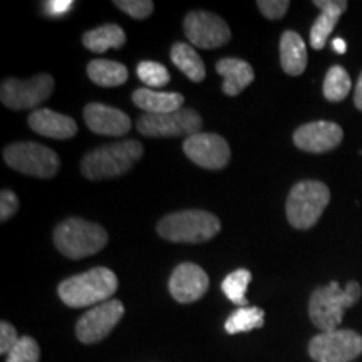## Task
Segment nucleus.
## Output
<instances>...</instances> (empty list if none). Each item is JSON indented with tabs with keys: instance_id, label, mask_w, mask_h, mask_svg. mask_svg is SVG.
Segmentation results:
<instances>
[{
	"instance_id": "2",
	"label": "nucleus",
	"mask_w": 362,
	"mask_h": 362,
	"mask_svg": "<svg viewBox=\"0 0 362 362\" xmlns=\"http://www.w3.org/2000/svg\"><path fill=\"white\" fill-rule=\"evenodd\" d=\"M361 298V285L351 280L346 287L332 280L325 287H319L312 292L309 302V315L312 324L322 332L337 330L344 319V312Z\"/></svg>"
},
{
	"instance_id": "27",
	"label": "nucleus",
	"mask_w": 362,
	"mask_h": 362,
	"mask_svg": "<svg viewBox=\"0 0 362 362\" xmlns=\"http://www.w3.org/2000/svg\"><path fill=\"white\" fill-rule=\"evenodd\" d=\"M252 282V274L250 270L247 269H238L228 274L221 282V291L228 298L230 302L237 304L240 307L247 305V297H245V291L248 287V284Z\"/></svg>"
},
{
	"instance_id": "14",
	"label": "nucleus",
	"mask_w": 362,
	"mask_h": 362,
	"mask_svg": "<svg viewBox=\"0 0 362 362\" xmlns=\"http://www.w3.org/2000/svg\"><path fill=\"white\" fill-rule=\"evenodd\" d=\"M344 138V131L339 124L330 121H314L304 124L293 133V143L298 149L307 153H327L339 146Z\"/></svg>"
},
{
	"instance_id": "26",
	"label": "nucleus",
	"mask_w": 362,
	"mask_h": 362,
	"mask_svg": "<svg viewBox=\"0 0 362 362\" xmlns=\"http://www.w3.org/2000/svg\"><path fill=\"white\" fill-rule=\"evenodd\" d=\"M352 81L342 66H332L324 79V96L330 103L344 101L349 96Z\"/></svg>"
},
{
	"instance_id": "30",
	"label": "nucleus",
	"mask_w": 362,
	"mask_h": 362,
	"mask_svg": "<svg viewBox=\"0 0 362 362\" xmlns=\"http://www.w3.org/2000/svg\"><path fill=\"white\" fill-rule=\"evenodd\" d=\"M115 6L138 21L148 19L155 11V4L151 0H116Z\"/></svg>"
},
{
	"instance_id": "4",
	"label": "nucleus",
	"mask_w": 362,
	"mask_h": 362,
	"mask_svg": "<svg viewBox=\"0 0 362 362\" xmlns=\"http://www.w3.org/2000/svg\"><path fill=\"white\" fill-rule=\"evenodd\" d=\"M54 243L67 259L79 260L101 252L107 243V232L93 221L67 218L54 230Z\"/></svg>"
},
{
	"instance_id": "25",
	"label": "nucleus",
	"mask_w": 362,
	"mask_h": 362,
	"mask_svg": "<svg viewBox=\"0 0 362 362\" xmlns=\"http://www.w3.org/2000/svg\"><path fill=\"white\" fill-rule=\"evenodd\" d=\"M265 312L260 307H240L225 320L226 334L250 332L253 329L264 327Z\"/></svg>"
},
{
	"instance_id": "22",
	"label": "nucleus",
	"mask_w": 362,
	"mask_h": 362,
	"mask_svg": "<svg viewBox=\"0 0 362 362\" xmlns=\"http://www.w3.org/2000/svg\"><path fill=\"white\" fill-rule=\"evenodd\" d=\"M83 42L90 52H106L107 49H121L126 42V34L117 24H104L98 29L88 30Z\"/></svg>"
},
{
	"instance_id": "23",
	"label": "nucleus",
	"mask_w": 362,
	"mask_h": 362,
	"mask_svg": "<svg viewBox=\"0 0 362 362\" xmlns=\"http://www.w3.org/2000/svg\"><path fill=\"white\" fill-rule=\"evenodd\" d=\"M88 76L94 84L101 88H116L128 81V69L121 62L110 61V59H96L88 66Z\"/></svg>"
},
{
	"instance_id": "3",
	"label": "nucleus",
	"mask_w": 362,
	"mask_h": 362,
	"mask_svg": "<svg viewBox=\"0 0 362 362\" xmlns=\"http://www.w3.org/2000/svg\"><path fill=\"white\" fill-rule=\"evenodd\" d=\"M143 144L136 139L117 141L96 148L81 161V171L90 181L116 178L133 168L141 160Z\"/></svg>"
},
{
	"instance_id": "35",
	"label": "nucleus",
	"mask_w": 362,
	"mask_h": 362,
	"mask_svg": "<svg viewBox=\"0 0 362 362\" xmlns=\"http://www.w3.org/2000/svg\"><path fill=\"white\" fill-rule=\"evenodd\" d=\"M354 104L356 107L359 111H362V72L359 76V79H357V84H356V93H354Z\"/></svg>"
},
{
	"instance_id": "32",
	"label": "nucleus",
	"mask_w": 362,
	"mask_h": 362,
	"mask_svg": "<svg viewBox=\"0 0 362 362\" xmlns=\"http://www.w3.org/2000/svg\"><path fill=\"white\" fill-rule=\"evenodd\" d=\"M19 210V200H17L16 193L11 189H2L0 193V220L7 221Z\"/></svg>"
},
{
	"instance_id": "9",
	"label": "nucleus",
	"mask_w": 362,
	"mask_h": 362,
	"mask_svg": "<svg viewBox=\"0 0 362 362\" xmlns=\"http://www.w3.org/2000/svg\"><path fill=\"white\" fill-rule=\"evenodd\" d=\"M203 121L193 110H180L168 115L139 116L138 131L149 138H171V136H193L200 133Z\"/></svg>"
},
{
	"instance_id": "18",
	"label": "nucleus",
	"mask_w": 362,
	"mask_h": 362,
	"mask_svg": "<svg viewBox=\"0 0 362 362\" xmlns=\"http://www.w3.org/2000/svg\"><path fill=\"white\" fill-rule=\"evenodd\" d=\"M314 6L320 8V16L317 17L310 29V45L315 51H320L325 47V42L341 16L347 11V2L346 0H315Z\"/></svg>"
},
{
	"instance_id": "24",
	"label": "nucleus",
	"mask_w": 362,
	"mask_h": 362,
	"mask_svg": "<svg viewBox=\"0 0 362 362\" xmlns=\"http://www.w3.org/2000/svg\"><path fill=\"white\" fill-rule=\"evenodd\" d=\"M170 56L171 62H173L189 81H193V83H202V81L205 79V64H203L198 52L194 51V47H192L189 44L176 42L173 47H171Z\"/></svg>"
},
{
	"instance_id": "12",
	"label": "nucleus",
	"mask_w": 362,
	"mask_h": 362,
	"mask_svg": "<svg viewBox=\"0 0 362 362\" xmlns=\"http://www.w3.org/2000/svg\"><path fill=\"white\" fill-rule=\"evenodd\" d=\"M124 305L121 300H107L94 305L76 324V336L83 344H96L110 336L117 322L123 319Z\"/></svg>"
},
{
	"instance_id": "33",
	"label": "nucleus",
	"mask_w": 362,
	"mask_h": 362,
	"mask_svg": "<svg viewBox=\"0 0 362 362\" xmlns=\"http://www.w3.org/2000/svg\"><path fill=\"white\" fill-rule=\"evenodd\" d=\"M19 339L21 337L17 336L16 327L12 324L6 322V320H2V324H0V352L2 354H8L13 349V346L19 342Z\"/></svg>"
},
{
	"instance_id": "36",
	"label": "nucleus",
	"mask_w": 362,
	"mask_h": 362,
	"mask_svg": "<svg viewBox=\"0 0 362 362\" xmlns=\"http://www.w3.org/2000/svg\"><path fill=\"white\" fill-rule=\"evenodd\" d=\"M332 47H334V51H336L337 54H346V51H347L346 40L341 39V37H337V39L332 40Z\"/></svg>"
},
{
	"instance_id": "13",
	"label": "nucleus",
	"mask_w": 362,
	"mask_h": 362,
	"mask_svg": "<svg viewBox=\"0 0 362 362\" xmlns=\"http://www.w3.org/2000/svg\"><path fill=\"white\" fill-rule=\"evenodd\" d=\"M183 151L194 165L206 170L225 168L232 156L228 143L221 136L215 133H202V131L185 139Z\"/></svg>"
},
{
	"instance_id": "8",
	"label": "nucleus",
	"mask_w": 362,
	"mask_h": 362,
	"mask_svg": "<svg viewBox=\"0 0 362 362\" xmlns=\"http://www.w3.org/2000/svg\"><path fill=\"white\" fill-rule=\"evenodd\" d=\"M309 354L315 362H351L362 354V336L349 329L320 332L310 339Z\"/></svg>"
},
{
	"instance_id": "7",
	"label": "nucleus",
	"mask_w": 362,
	"mask_h": 362,
	"mask_svg": "<svg viewBox=\"0 0 362 362\" xmlns=\"http://www.w3.org/2000/svg\"><path fill=\"white\" fill-rule=\"evenodd\" d=\"M4 161L12 170L44 180L56 176L61 168V161L54 149L33 141L8 144L4 149Z\"/></svg>"
},
{
	"instance_id": "19",
	"label": "nucleus",
	"mask_w": 362,
	"mask_h": 362,
	"mask_svg": "<svg viewBox=\"0 0 362 362\" xmlns=\"http://www.w3.org/2000/svg\"><path fill=\"white\" fill-rule=\"evenodd\" d=\"M216 72L223 76L221 89L226 96H237L255 79L253 67L247 61L235 57H226L216 62Z\"/></svg>"
},
{
	"instance_id": "5",
	"label": "nucleus",
	"mask_w": 362,
	"mask_h": 362,
	"mask_svg": "<svg viewBox=\"0 0 362 362\" xmlns=\"http://www.w3.org/2000/svg\"><path fill=\"white\" fill-rule=\"evenodd\" d=\"M160 237L176 243H203L218 235V216L205 210H185L166 215L156 226Z\"/></svg>"
},
{
	"instance_id": "10",
	"label": "nucleus",
	"mask_w": 362,
	"mask_h": 362,
	"mask_svg": "<svg viewBox=\"0 0 362 362\" xmlns=\"http://www.w3.org/2000/svg\"><path fill=\"white\" fill-rule=\"evenodd\" d=\"M54 79L49 74L34 76L33 79H6L0 89V99L16 111L33 110L52 94Z\"/></svg>"
},
{
	"instance_id": "21",
	"label": "nucleus",
	"mask_w": 362,
	"mask_h": 362,
	"mask_svg": "<svg viewBox=\"0 0 362 362\" xmlns=\"http://www.w3.org/2000/svg\"><path fill=\"white\" fill-rule=\"evenodd\" d=\"M280 64L285 74L300 76L307 67V47L300 34L287 30L280 37Z\"/></svg>"
},
{
	"instance_id": "34",
	"label": "nucleus",
	"mask_w": 362,
	"mask_h": 362,
	"mask_svg": "<svg viewBox=\"0 0 362 362\" xmlns=\"http://www.w3.org/2000/svg\"><path fill=\"white\" fill-rule=\"evenodd\" d=\"M72 6H74L72 0H51V2L45 4V13H47L49 17L57 19V17L64 16V13L69 12Z\"/></svg>"
},
{
	"instance_id": "17",
	"label": "nucleus",
	"mask_w": 362,
	"mask_h": 362,
	"mask_svg": "<svg viewBox=\"0 0 362 362\" xmlns=\"http://www.w3.org/2000/svg\"><path fill=\"white\" fill-rule=\"evenodd\" d=\"M30 129L45 138L54 139H69L78 134V124L72 117L61 115L52 110H35L29 116Z\"/></svg>"
},
{
	"instance_id": "29",
	"label": "nucleus",
	"mask_w": 362,
	"mask_h": 362,
	"mask_svg": "<svg viewBox=\"0 0 362 362\" xmlns=\"http://www.w3.org/2000/svg\"><path fill=\"white\" fill-rule=\"evenodd\" d=\"M39 344L33 337L24 336L7 354V362H39Z\"/></svg>"
},
{
	"instance_id": "16",
	"label": "nucleus",
	"mask_w": 362,
	"mask_h": 362,
	"mask_svg": "<svg viewBox=\"0 0 362 362\" xmlns=\"http://www.w3.org/2000/svg\"><path fill=\"white\" fill-rule=\"evenodd\" d=\"M84 121L93 133L103 136H124L131 129V119L126 112L99 103L84 107Z\"/></svg>"
},
{
	"instance_id": "20",
	"label": "nucleus",
	"mask_w": 362,
	"mask_h": 362,
	"mask_svg": "<svg viewBox=\"0 0 362 362\" xmlns=\"http://www.w3.org/2000/svg\"><path fill=\"white\" fill-rule=\"evenodd\" d=\"M133 101L146 115H168L183 110L185 98L178 93H161L155 89H138L133 93Z\"/></svg>"
},
{
	"instance_id": "6",
	"label": "nucleus",
	"mask_w": 362,
	"mask_h": 362,
	"mask_svg": "<svg viewBox=\"0 0 362 362\" xmlns=\"http://www.w3.org/2000/svg\"><path fill=\"white\" fill-rule=\"evenodd\" d=\"M330 202V189L322 181L305 180L293 185L287 198V220L293 228H312Z\"/></svg>"
},
{
	"instance_id": "15",
	"label": "nucleus",
	"mask_w": 362,
	"mask_h": 362,
	"mask_svg": "<svg viewBox=\"0 0 362 362\" xmlns=\"http://www.w3.org/2000/svg\"><path fill=\"white\" fill-rule=\"evenodd\" d=\"M210 287V279L200 265L180 264L170 279V293L180 304L200 300Z\"/></svg>"
},
{
	"instance_id": "31",
	"label": "nucleus",
	"mask_w": 362,
	"mask_h": 362,
	"mask_svg": "<svg viewBox=\"0 0 362 362\" xmlns=\"http://www.w3.org/2000/svg\"><path fill=\"white\" fill-rule=\"evenodd\" d=\"M257 7L267 19L279 21L287 13L291 2L288 0H260V2H257Z\"/></svg>"
},
{
	"instance_id": "11",
	"label": "nucleus",
	"mask_w": 362,
	"mask_h": 362,
	"mask_svg": "<svg viewBox=\"0 0 362 362\" xmlns=\"http://www.w3.org/2000/svg\"><path fill=\"white\" fill-rule=\"evenodd\" d=\"M185 34L194 47L216 49L232 37L230 27L221 17L206 11H193L183 21Z\"/></svg>"
},
{
	"instance_id": "1",
	"label": "nucleus",
	"mask_w": 362,
	"mask_h": 362,
	"mask_svg": "<svg viewBox=\"0 0 362 362\" xmlns=\"http://www.w3.org/2000/svg\"><path fill=\"white\" fill-rule=\"evenodd\" d=\"M116 291L117 277L115 272L106 267H94L84 274L62 280L57 287L61 300L67 307H74V309L99 305L111 300Z\"/></svg>"
},
{
	"instance_id": "28",
	"label": "nucleus",
	"mask_w": 362,
	"mask_h": 362,
	"mask_svg": "<svg viewBox=\"0 0 362 362\" xmlns=\"http://www.w3.org/2000/svg\"><path fill=\"white\" fill-rule=\"evenodd\" d=\"M136 72H138V78L141 79V83L146 84L148 88H163L171 79L168 69L155 61L139 62Z\"/></svg>"
}]
</instances>
